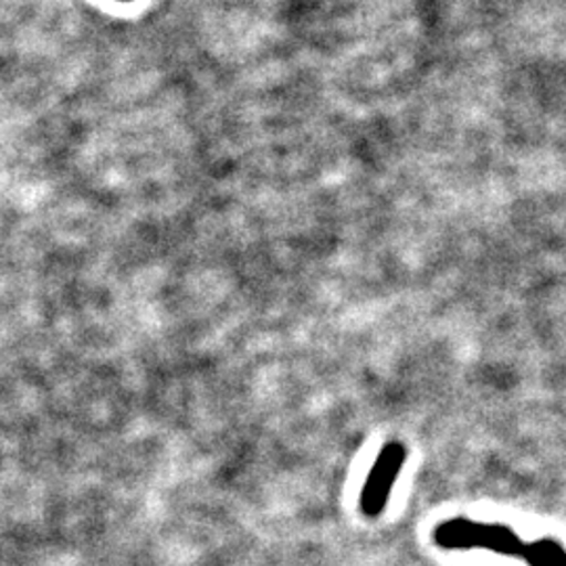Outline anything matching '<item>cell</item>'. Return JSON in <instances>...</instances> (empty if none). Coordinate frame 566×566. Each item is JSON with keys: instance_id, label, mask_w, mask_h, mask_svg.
Masks as SVG:
<instances>
[{"instance_id": "6da1fadb", "label": "cell", "mask_w": 566, "mask_h": 566, "mask_svg": "<svg viewBox=\"0 0 566 566\" xmlns=\"http://www.w3.org/2000/svg\"><path fill=\"white\" fill-rule=\"evenodd\" d=\"M434 544L443 549H486L500 556L523 558L525 542L514 528L500 523H476L470 518H449L432 533Z\"/></svg>"}, {"instance_id": "7a4b0ae2", "label": "cell", "mask_w": 566, "mask_h": 566, "mask_svg": "<svg viewBox=\"0 0 566 566\" xmlns=\"http://www.w3.org/2000/svg\"><path fill=\"white\" fill-rule=\"evenodd\" d=\"M407 458V449L399 441H390L382 447L380 455L376 458V464L369 470L364 491H361V512L369 518H376L382 514L392 486L397 483V476L401 472Z\"/></svg>"}, {"instance_id": "3957f363", "label": "cell", "mask_w": 566, "mask_h": 566, "mask_svg": "<svg viewBox=\"0 0 566 566\" xmlns=\"http://www.w3.org/2000/svg\"><path fill=\"white\" fill-rule=\"evenodd\" d=\"M523 558L528 566H566V549L556 539H539L525 544Z\"/></svg>"}]
</instances>
